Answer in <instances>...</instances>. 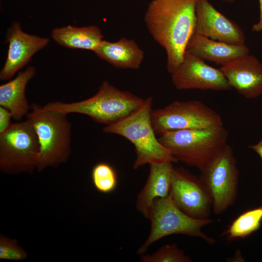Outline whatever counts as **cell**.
<instances>
[{
  "label": "cell",
  "mask_w": 262,
  "mask_h": 262,
  "mask_svg": "<svg viewBox=\"0 0 262 262\" xmlns=\"http://www.w3.org/2000/svg\"><path fill=\"white\" fill-rule=\"evenodd\" d=\"M224 2L227 3H232L234 2L236 0H221Z\"/></svg>",
  "instance_id": "27"
},
{
  "label": "cell",
  "mask_w": 262,
  "mask_h": 262,
  "mask_svg": "<svg viewBox=\"0 0 262 262\" xmlns=\"http://www.w3.org/2000/svg\"><path fill=\"white\" fill-rule=\"evenodd\" d=\"M197 0H152L144 16L146 26L166 54L171 74L181 63L195 31Z\"/></svg>",
  "instance_id": "1"
},
{
  "label": "cell",
  "mask_w": 262,
  "mask_h": 262,
  "mask_svg": "<svg viewBox=\"0 0 262 262\" xmlns=\"http://www.w3.org/2000/svg\"><path fill=\"white\" fill-rule=\"evenodd\" d=\"M173 164L167 161L149 164L148 176L136 201L137 211L145 218L148 219L156 199L169 195Z\"/></svg>",
  "instance_id": "15"
},
{
  "label": "cell",
  "mask_w": 262,
  "mask_h": 262,
  "mask_svg": "<svg viewBox=\"0 0 262 262\" xmlns=\"http://www.w3.org/2000/svg\"><path fill=\"white\" fill-rule=\"evenodd\" d=\"M93 52L120 69H138L144 59V52L136 42L125 37L114 42L103 40Z\"/></svg>",
  "instance_id": "17"
},
{
  "label": "cell",
  "mask_w": 262,
  "mask_h": 262,
  "mask_svg": "<svg viewBox=\"0 0 262 262\" xmlns=\"http://www.w3.org/2000/svg\"><path fill=\"white\" fill-rule=\"evenodd\" d=\"M140 255L141 262H192V260L174 243L164 245L150 255L144 253Z\"/></svg>",
  "instance_id": "22"
},
{
  "label": "cell",
  "mask_w": 262,
  "mask_h": 262,
  "mask_svg": "<svg viewBox=\"0 0 262 262\" xmlns=\"http://www.w3.org/2000/svg\"><path fill=\"white\" fill-rule=\"evenodd\" d=\"M172 82L179 90L227 91L231 89L220 69L212 67L185 51L183 60L171 74Z\"/></svg>",
  "instance_id": "11"
},
{
  "label": "cell",
  "mask_w": 262,
  "mask_h": 262,
  "mask_svg": "<svg viewBox=\"0 0 262 262\" xmlns=\"http://www.w3.org/2000/svg\"><path fill=\"white\" fill-rule=\"evenodd\" d=\"M37 134L39 151L36 169L66 162L71 151V124L67 115L33 103L26 115Z\"/></svg>",
  "instance_id": "5"
},
{
  "label": "cell",
  "mask_w": 262,
  "mask_h": 262,
  "mask_svg": "<svg viewBox=\"0 0 262 262\" xmlns=\"http://www.w3.org/2000/svg\"><path fill=\"white\" fill-rule=\"evenodd\" d=\"M39 144L31 123H12L0 134V170L9 174L32 173L36 169Z\"/></svg>",
  "instance_id": "7"
},
{
  "label": "cell",
  "mask_w": 262,
  "mask_h": 262,
  "mask_svg": "<svg viewBox=\"0 0 262 262\" xmlns=\"http://www.w3.org/2000/svg\"><path fill=\"white\" fill-rule=\"evenodd\" d=\"M151 121L155 132L216 127L223 126L222 118L215 111L200 101H176L166 106L152 110Z\"/></svg>",
  "instance_id": "8"
},
{
  "label": "cell",
  "mask_w": 262,
  "mask_h": 262,
  "mask_svg": "<svg viewBox=\"0 0 262 262\" xmlns=\"http://www.w3.org/2000/svg\"><path fill=\"white\" fill-rule=\"evenodd\" d=\"M51 37L64 47L94 51L103 40V35L96 26L77 27L68 25L54 29Z\"/></svg>",
  "instance_id": "19"
},
{
  "label": "cell",
  "mask_w": 262,
  "mask_h": 262,
  "mask_svg": "<svg viewBox=\"0 0 262 262\" xmlns=\"http://www.w3.org/2000/svg\"><path fill=\"white\" fill-rule=\"evenodd\" d=\"M152 101V97H147L137 110L102 129L103 132L121 136L133 144L136 155L134 169L151 163L178 162L156 136L151 118Z\"/></svg>",
  "instance_id": "2"
},
{
  "label": "cell",
  "mask_w": 262,
  "mask_h": 262,
  "mask_svg": "<svg viewBox=\"0 0 262 262\" xmlns=\"http://www.w3.org/2000/svg\"><path fill=\"white\" fill-rule=\"evenodd\" d=\"M35 73V68L29 66L14 79L0 86V106L8 110L15 120L21 119L30 110L26 88Z\"/></svg>",
  "instance_id": "18"
},
{
  "label": "cell",
  "mask_w": 262,
  "mask_h": 262,
  "mask_svg": "<svg viewBox=\"0 0 262 262\" xmlns=\"http://www.w3.org/2000/svg\"><path fill=\"white\" fill-rule=\"evenodd\" d=\"M169 195L175 204L187 215L209 218L212 200L200 178L182 167L173 170Z\"/></svg>",
  "instance_id": "10"
},
{
  "label": "cell",
  "mask_w": 262,
  "mask_h": 262,
  "mask_svg": "<svg viewBox=\"0 0 262 262\" xmlns=\"http://www.w3.org/2000/svg\"><path fill=\"white\" fill-rule=\"evenodd\" d=\"M200 172L199 178L211 196L213 213H223L234 204L238 193L239 172L232 147L227 144Z\"/></svg>",
  "instance_id": "9"
},
{
  "label": "cell",
  "mask_w": 262,
  "mask_h": 262,
  "mask_svg": "<svg viewBox=\"0 0 262 262\" xmlns=\"http://www.w3.org/2000/svg\"><path fill=\"white\" fill-rule=\"evenodd\" d=\"M260 7V16L259 21L254 24L252 27L253 32H261L262 31V0H259Z\"/></svg>",
  "instance_id": "25"
},
{
  "label": "cell",
  "mask_w": 262,
  "mask_h": 262,
  "mask_svg": "<svg viewBox=\"0 0 262 262\" xmlns=\"http://www.w3.org/2000/svg\"><path fill=\"white\" fill-rule=\"evenodd\" d=\"M93 184L97 190L102 193H110L116 188L118 180L114 168L106 162H99L91 171Z\"/></svg>",
  "instance_id": "21"
},
{
  "label": "cell",
  "mask_w": 262,
  "mask_h": 262,
  "mask_svg": "<svg viewBox=\"0 0 262 262\" xmlns=\"http://www.w3.org/2000/svg\"><path fill=\"white\" fill-rule=\"evenodd\" d=\"M11 112L5 108L0 106V134L5 131L12 125Z\"/></svg>",
  "instance_id": "24"
},
{
  "label": "cell",
  "mask_w": 262,
  "mask_h": 262,
  "mask_svg": "<svg viewBox=\"0 0 262 262\" xmlns=\"http://www.w3.org/2000/svg\"><path fill=\"white\" fill-rule=\"evenodd\" d=\"M186 51L205 61L224 66L239 57L249 54L246 45H234L214 40L194 33Z\"/></svg>",
  "instance_id": "16"
},
{
  "label": "cell",
  "mask_w": 262,
  "mask_h": 262,
  "mask_svg": "<svg viewBox=\"0 0 262 262\" xmlns=\"http://www.w3.org/2000/svg\"><path fill=\"white\" fill-rule=\"evenodd\" d=\"M148 219L150 231L146 240L137 250L139 255L146 253L150 246L160 239L173 234L199 238L211 245L215 243L213 238L202 231L203 227L213 220L196 219L187 215L175 204L170 195L155 201Z\"/></svg>",
  "instance_id": "6"
},
{
  "label": "cell",
  "mask_w": 262,
  "mask_h": 262,
  "mask_svg": "<svg viewBox=\"0 0 262 262\" xmlns=\"http://www.w3.org/2000/svg\"><path fill=\"white\" fill-rule=\"evenodd\" d=\"M228 137L222 126L167 131L158 140L178 162L201 171L227 145Z\"/></svg>",
  "instance_id": "4"
},
{
  "label": "cell",
  "mask_w": 262,
  "mask_h": 262,
  "mask_svg": "<svg viewBox=\"0 0 262 262\" xmlns=\"http://www.w3.org/2000/svg\"><path fill=\"white\" fill-rule=\"evenodd\" d=\"M262 221V206L248 210L235 219L223 235L229 240L244 238L256 231Z\"/></svg>",
  "instance_id": "20"
},
{
  "label": "cell",
  "mask_w": 262,
  "mask_h": 262,
  "mask_svg": "<svg viewBox=\"0 0 262 262\" xmlns=\"http://www.w3.org/2000/svg\"><path fill=\"white\" fill-rule=\"evenodd\" d=\"M231 88L248 99L262 95V64L247 54L233 59L219 68Z\"/></svg>",
  "instance_id": "14"
},
{
  "label": "cell",
  "mask_w": 262,
  "mask_h": 262,
  "mask_svg": "<svg viewBox=\"0 0 262 262\" xmlns=\"http://www.w3.org/2000/svg\"><path fill=\"white\" fill-rule=\"evenodd\" d=\"M27 257V253L15 239L3 235L0 237V259L9 261H23Z\"/></svg>",
  "instance_id": "23"
},
{
  "label": "cell",
  "mask_w": 262,
  "mask_h": 262,
  "mask_svg": "<svg viewBox=\"0 0 262 262\" xmlns=\"http://www.w3.org/2000/svg\"><path fill=\"white\" fill-rule=\"evenodd\" d=\"M195 33L234 45H245L241 27L218 11L208 0H197Z\"/></svg>",
  "instance_id": "12"
},
{
  "label": "cell",
  "mask_w": 262,
  "mask_h": 262,
  "mask_svg": "<svg viewBox=\"0 0 262 262\" xmlns=\"http://www.w3.org/2000/svg\"><path fill=\"white\" fill-rule=\"evenodd\" d=\"M248 147L255 151L262 159V138L257 144L249 146Z\"/></svg>",
  "instance_id": "26"
},
{
  "label": "cell",
  "mask_w": 262,
  "mask_h": 262,
  "mask_svg": "<svg viewBox=\"0 0 262 262\" xmlns=\"http://www.w3.org/2000/svg\"><path fill=\"white\" fill-rule=\"evenodd\" d=\"M144 101L145 99L130 92L121 90L105 81L100 84L97 93L90 98L71 103L49 102L43 108L66 115H84L98 123L107 126L131 115Z\"/></svg>",
  "instance_id": "3"
},
{
  "label": "cell",
  "mask_w": 262,
  "mask_h": 262,
  "mask_svg": "<svg viewBox=\"0 0 262 262\" xmlns=\"http://www.w3.org/2000/svg\"><path fill=\"white\" fill-rule=\"evenodd\" d=\"M49 41L48 38L24 32L18 22H13L7 34L6 42L8 43V49L5 62L0 72V79L4 81L12 78Z\"/></svg>",
  "instance_id": "13"
}]
</instances>
